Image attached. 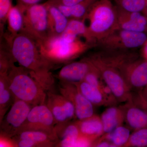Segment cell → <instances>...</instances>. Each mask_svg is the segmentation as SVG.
Listing matches in <instances>:
<instances>
[{
    "mask_svg": "<svg viewBox=\"0 0 147 147\" xmlns=\"http://www.w3.org/2000/svg\"><path fill=\"white\" fill-rule=\"evenodd\" d=\"M7 43L8 50L15 61L29 70L47 92L54 91L55 79L50 71L54 65L42 55L36 41L22 31Z\"/></svg>",
    "mask_w": 147,
    "mask_h": 147,
    "instance_id": "obj_1",
    "label": "cell"
},
{
    "mask_svg": "<svg viewBox=\"0 0 147 147\" xmlns=\"http://www.w3.org/2000/svg\"><path fill=\"white\" fill-rule=\"evenodd\" d=\"M7 77L15 100H22L33 106L46 103L47 92L28 69L13 65L8 70Z\"/></svg>",
    "mask_w": 147,
    "mask_h": 147,
    "instance_id": "obj_2",
    "label": "cell"
},
{
    "mask_svg": "<svg viewBox=\"0 0 147 147\" xmlns=\"http://www.w3.org/2000/svg\"><path fill=\"white\" fill-rule=\"evenodd\" d=\"M86 19L89 34L94 45L119 28L117 7L110 0L96 1L83 20Z\"/></svg>",
    "mask_w": 147,
    "mask_h": 147,
    "instance_id": "obj_3",
    "label": "cell"
},
{
    "mask_svg": "<svg viewBox=\"0 0 147 147\" xmlns=\"http://www.w3.org/2000/svg\"><path fill=\"white\" fill-rule=\"evenodd\" d=\"M92 46L93 45L80 39L69 42L57 37L50 38L44 45L39 47L43 56L55 65L71 61Z\"/></svg>",
    "mask_w": 147,
    "mask_h": 147,
    "instance_id": "obj_4",
    "label": "cell"
},
{
    "mask_svg": "<svg viewBox=\"0 0 147 147\" xmlns=\"http://www.w3.org/2000/svg\"><path fill=\"white\" fill-rule=\"evenodd\" d=\"M22 31L32 38L39 47L47 42L50 38V35L48 9L45 3L34 5L26 9Z\"/></svg>",
    "mask_w": 147,
    "mask_h": 147,
    "instance_id": "obj_5",
    "label": "cell"
},
{
    "mask_svg": "<svg viewBox=\"0 0 147 147\" xmlns=\"http://www.w3.org/2000/svg\"><path fill=\"white\" fill-rule=\"evenodd\" d=\"M147 40L144 32L117 29L96 44L103 50H127L140 47Z\"/></svg>",
    "mask_w": 147,
    "mask_h": 147,
    "instance_id": "obj_6",
    "label": "cell"
},
{
    "mask_svg": "<svg viewBox=\"0 0 147 147\" xmlns=\"http://www.w3.org/2000/svg\"><path fill=\"white\" fill-rule=\"evenodd\" d=\"M32 106L22 100H15L0 121L1 135L12 138L18 134Z\"/></svg>",
    "mask_w": 147,
    "mask_h": 147,
    "instance_id": "obj_7",
    "label": "cell"
},
{
    "mask_svg": "<svg viewBox=\"0 0 147 147\" xmlns=\"http://www.w3.org/2000/svg\"><path fill=\"white\" fill-rule=\"evenodd\" d=\"M56 125L53 114L46 103L36 105L32 106L30 110L19 133L26 130L42 131L58 140L55 130Z\"/></svg>",
    "mask_w": 147,
    "mask_h": 147,
    "instance_id": "obj_8",
    "label": "cell"
},
{
    "mask_svg": "<svg viewBox=\"0 0 147 147\" xmlns=\"http://www.w3.org/2000/svg\"><path fill=\"white\" fill-rule=\"evenodd\" d=\"M60 93L70 100L75 108V117L82 121L94 116L93 104L79 91L74 84L59 82Z\"/></svg>",
    "mask_w": 147,
    "mask_h": 147,
    "instance_id": "obj_9",
    "label": "cell"
},
{
    "mask_svg": "<svg viewBox=\"0 0 147 147\" xmlns=\"http://www.w3.org/2000/svg\"><path fill=\"white\" fill-rule=\"evenodd\" d=\"M86 59L101 74L114 96L119 99H123L126 95L127 88L123 78L120 74L113 67L104 63L96 56Z\"/></svg>",
    "mask_w": 147,
    "mask_h": 147,
    "instance_id": "obj_10",
    "label": "cell"
},
{
    "mask_svg": "<svg viewBox=\"0 0 147 147\" xmlns=\"http://www.w3.org/2000/svg\"><path fill=\"white\" fill-rule=\"evenodd\" d=\"M45 103L53 114L56 125L71 121L75 117L73 103L60 93L47 92Z\"/></svg>",
    "mask_w": 147,
    "mask_h": 147,
    "instance_id": "obj_11",
    "label": "cell"
},
{
    "mask_svg": "<svg viewBox=\"0 0 147 147\" xmlns=\"http://www.w3.org/2000/svg\"><path fill=\"white\" fill-rule=\"evenodd\" d=\"M12 139L16 147H56L58 142L47 133L35 130L21 131Z\"/></svg>",
    "mask_w": 147,
    "mask_h": 147,
    "instance_id": "obj_12",
    "label": "cell"
},
{
    "mask_svg": "<svg viewBox=\"0 0 147 147\" xmlns=\"http://www.w3.org/2000/svg\"><path fill=\"white\" fill-rule=\"evenodd\" d=\"M92 64L86 59L66 65L61 69L56 77L59 82L76 84L82 82L93 68Z\"/></svg>",
    "mask_w": 147,
    "mask_h": 147,
    "instance_id": "obj_13",
    "label": "cell"
},
{
    "mask_svg": "<svg viewBox=\"0 0 147 147\" xmlns=\"http://www.w3.org/2000/svg\"><path fill=\"white\" fill-rule=\"evenodd\" d=\"M119 28L130 31L144 32L147 28V18L141 12L128 11L116 7Z\"/></svg>",
    "mask_w": 147,
    "mask_h": 147,
    "instance_id": "obj_14",
    "label": "cell"
},
{
    "mask_svg": "<svg viewBox=\"0 0 147 147\" xmlns=\"http://www.w3.org/2000/svg\"><path fill=\"white\" fill-rule=\"evenodd\" d=\"M55 130L58 138L56 147H76L77 142L82 135L77 122L71 123L69 121L56 125Z\"/></svg>",
    "mask_w": 147,
    "mask_h": 147,
    "instance_id": "obj_15",
    "label": "cell"
},
{
    "mask_svg": "<svg viewBox=\"0 0 147 147\" xmlns=\"http://www.w3.org/2000/svg\"><path fill=\"white\" fill-rule=\"evenodd\" d=\"M83 37L87 42L94 46L90 37L88 28L83 20L70 19L63 33L59 36L62 40L65 42H74Z\"/></svg>",
    "mask_w": 147,
    "mask_h": 147,
    "instance_id": "obj_16",
    "label": "cell"
},
{
    "mask_svg": "<svg viewBox=\"0 0 147 147\" xmlns=\"http://www.w3.org/2000/svg\"><path fill=\"white\" fill-rule=\"evenodd\" d=\"M45 3L48 9L50 38L59 36L65 30L69 19L57 7L48 4L46 2Z\"/></svg>",
    "mask_w": 147,
    "mask_h": 147,
    "instance_id": "obj_17",
    "label": "cell"
},
{
    "mask_svg": "<svg viewBox=\"0 0 147 147\" xmlns=\"http://www.w3.org/2000/svg\"><path fill=\"white\" fill-rule=\"evenodd\" d=\"M121 67L133 86L143 87L147 84V62H128Z\"/></svg>",
    "mask_w": 147,
    "mask_h": 147,
    "instance_id": "obj_18",
    "label": "cell"
},
{
    "mask_svg": "<svg viewBox=\"0 0 147 147\" xmlns=\"http://www.w3.org/2000/svg\"><path fill=\"white\" fill-rule=\"evenodd\" d=\"M25 11V9L18 4L10 9L7 20L8 33L6 38L7 42L23 31Z\"/></svg>",
    "mask_w": 147,
    "mask_h": 147,
    "instance_id": "obj_19",
    "label": "cell"
},
{
    "mask_svg": "<svg viewBox=\"0 0 147 147\" xmlns=\"http://www.w3.org/2000/svg\"><path fill=\"white\" fill-rule=\"evenodd\" d=\"M7 74H0V121L15 100L9 86Z\"/></svg>",
    "mask_w": 147,
    "mask_h": 147,
    "instance_id": "obj_20",
    "label": "cell"
},
{
    "mask_svg": "<svg viewBox=\"0 0 147 147\" xmlns=\"http://www.w3.org/2000/svg\"><path fill=\"white\" fill-rule=\"evenodd\" d=\"M77 123L81 134L92 140L103 131L101 119L96 116H93L84 120L78 121Z\"/></svg>",
    "mask_w": 147,
    "mask_h": 147,
    "instance_id": "obj_21",
    "label": "cell"
},
{
    "mask_svg": "<svg viewBox=\"0 0 147 147\" xmlns=\"http://www.w3.org/2000/svg\"><path fill=\"white\" fill-rule=\"evenodd\" d=\"M98 0H85L76 5L67 6L58 5L61 11L69 19L83 20L92 6Z\"/></svg>",
    "mask_w": 147,
    "mask_h": 147,
    "instance_id": "obj_22",
    "label": "cell"
},
{
    "mask_svg": "<svg viewBox=\"0 0 147 147\" xmlns=\"http://www.w3.org/2000/svg\"><path fill=\"white\" fill-rule=\"evenodd\" d=\"M79 91L93 104L100 105L104 101V94L100 89L83 80L76 84Z\"/></svg>",
    "mask_w": 147,
    "mask_h": 147,
    "instance_id": "obj_23",
    "label": "cell"
},
{
    "mask_svg": "<svg viewBox=\"0 0 147 147\" xmlns=\"http://www.w3.org/2000/svg\"><path fill=\"white\" fill-rule=\"evenodd\" d=\"M122 118V114L120 110L111 107L105 110L101 116L103 131L109 133L118 126Z\"/></svg>",
    "mask_w": 147,
    "mask_h": 147,
    "instance_id": "obj_24",
    "label": "cell"
},
{
    "mask_svg": "<svg viewBox=\"0 0 147 147\" xmlns=\"http://www.w3.org/2000/svg\"><path fill=\"white\" fill-rule=\"evenodd\" d=\"M126 119L129 125L133 128H142L147 125V115L139 108H129L127 112Z\"/></svg>",
    "mask_w": 147,
    "mask_h": 147,
    "instance_id": "obj_25",
    "label": "cell"
},
{
    "mask_svg": "<svg viewBox=\"0 0 147 147\" xmlns=\"http://www.w3.org/2000/svg\"><path fill=\"white\" fill-rule=\"evenodd\" d=\"M130 131L123 126H118L113 131L108 133L107 138L114 147L120 146L126 144L130 137Z\"/></svg>",
    "mask_w": 147,
    "mask_h": 147,
    "instance_id": "obj_26",
    "label": "cell"
},
{
    "mask_svg": "<svg viewBox=\"0 0 147 147\" xmlns=\"http://www.w3.org/2000/svg\"><path fill=\"white\" fill-rule=\"evenodd\" d=\"M117 7L128 11L141 12L144 10L147 0H114Z\"/></svg>",
    "mask_w": 147,
    "mask_h": 147,
    "instance_id": "obj_27",
    "label": "cell"
},
{
    "mask_svg": "<svg viewBox=\"0 0 147 147\" xmlns=\"http://www.w3.org/2000/svg\"><path fill=\"white\" fill-rule=\"evenodd\" d=\"M15 61L9 50L1 49L0 52V74H7Z\"/></svg>",
    "mask_w": 147,
    "mask_h": 147,
    "instance_id": "obj_28",
    "label": "cell"
},
{
    "mask_svg": "<svg viewBox=\"0 0 147 147\" xmlns=\"http://www.w3.org/2000/svg\"><path fill=\"white\" fill-rule=\"evenodd\" d=\"M129 145L135 147L147 146V129H142L134 132L129 137Z\"/></svg>",
    "mask_w": 147,
    "mask_h": 147,
    "instance_id": "obj_29",
    "label": "cell"
},
{
    "mask_svg": "<svg viewBox=\"0 0 147 147\" xmlns=\"http://www.w3.org/2000/svg\"><path fill=\"white\" fill-rule=\"evenodd\" d=\"M11 7V0H0V24L2 34H3L4 26Z\"/></svg>",
    "mask_w": 147,
    "mask_h": 147,
    "instance_id": "obj_30",
    "label": "cell"
},
{
    "mask_svg": "<svg viewBox=\"0 0 147 147\" xmlns=\"http://www.w3.org/2000/svg\"><path fill=\"white\" fill-rule=\"evenodd\" d=\"M84 1L85 0H48L46 3L48 4L55 6H71L78 4Z\"/></svg>",
    "mask_w": 147,
    "mask_h": 147,
    "instance_id": "obj_31",
    "label": "cell"
},
{
    "mask_svg": "<svg viewBox=\"0 0 147 147\" xmlns=\"http://www.w3.org/2000/svg\"><path fill=\"white\" fill-rule=\"evenodd\" d=\"M0 147H16V144L12 138L1 135L0 136Z\"/></svg>",
    "mask_w": 147,
    "mask_h": 147,
    "instance_id": "obj_32",
    "label": "cell"
},
{
    "mask_svg": "<svg viewBox=\"0 0 147 147\" xmlns=\"http://www.w3.org/2000/svg\"><path fill=\"white\" fill-rule=\"evenodd\" d=\"M41 0H17V4L26 10L28 7L37 4Z\"/></svg>",
    "mask_w": 147,
    "mask_h": 147,
    "instance_id": "obj_33",
    "label": "cell"
},
{
    "mask_svg": "<svg viewBox=\"0 0 147 147\" xmlns=\"http://www.w3.org/2000/svg\"><path fill=\"white\" fill-rule=\"evenodd\" d=\"M96 146L97 147H114L113 144H110V143L108 142H100L99 144H98L96 145Z\"/></svg>",
    "mask_w": 147,
    "mask_h": 147,
    "instance_id": "obj_34",
    "label": "cell"
},
{
    "mask_svg": "<svg viewBox=\"0 0 147 147\" xmlns=\"http://www.w3.org/2000/svg\"><path fill=\"white\" fill-rule=\"evenodd\" d=\"M144 54L147 59V40L144 44Z\"/></svg>",
    "mask_w": 147,
    "mask_h": 147,
    "instance_id": "obj_35",
    "label": "cell"
},
{
    "mask_svg": "<svg viewBox=\"0 0 147 147\" xmlns=\"http://www.w3.org/2000/svg\"><path fill=\"white\" fill-rule=\"evenodd\" d=\"M144 11L145 13H146L147 14V0L146 1V7H145V8L144 10Z\"/></svg>",
    "mask_w": 147,
    "mask_h": 147,
    "instance_id": "obj_36",
    "label": "cell"
}]
</instances>
